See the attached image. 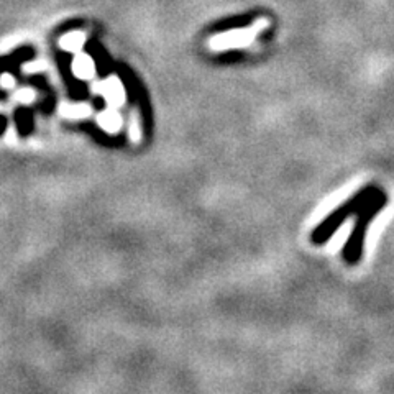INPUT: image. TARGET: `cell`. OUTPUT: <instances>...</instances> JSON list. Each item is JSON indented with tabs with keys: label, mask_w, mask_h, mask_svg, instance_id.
<instances>
[{
	"label": "cell",
	"mask_w": 394,
	"mask_h": 394,
	"mask_svg": "<svg viewBox=\"0 0 394 394\" xmlns=\"http://www.w3.org/2000/svg\"><path fill=\"white\" fill-rule=\"evenodd\" d=\"M378 194L379 192L375 189H363L358 192L357 196H353L350 200H347V203L340 205L339 209H335V212L330 214V216L312 232V241H314V243H324V241L329 240L345 219L350 217L352 214L360 212V210L363 209L365 205H368Z\"/></svg>",
	"instance_id": "1"
},
{
	"label": "cell",
	"mask_w": 394,
	"mask_h": 394,
	"mask_svg": "<svg viewBox=\"0 0 394 394\" xmlns=\"http://www.w3.org/2000/svg\"><path fill=\"white\" fill-rule=\"evenodd\" d=\"M386 204V197L384 194H378L368 205H365L363 209L358 212V221L353 228L350 240H348L347 246H345L343 257L348 263H357L361 257V248H363V240L368 230L370 222L376 217V214L383 209V205Z\"/></svg>",
	"instance_id": "2"
},
{
	"label": "cell",
	"mask_w": 394,
	"mask_h": 394,
	"mask_svg": "<svg viewBox=\"0 0 394 394\" xmlns=\"http://www.w3.org/2000/svg\"><path fill=\"white\" fill-rule=\"evenodd\" d=\"M266 26H268L266 19H258L253 25H248L246 28L230 30L225 31V33L216 35V37L209 40V48L216 49V51H222V49L248 46L250 43H253V40L257 38L259 31L265 30Z\"/></svg>",
	"instance_id": "3"
},
{
	"label": "cell",
	"mask_w": 394,
	"mask_h": 394,
	"mask_svg": "<svg viewBox=\"0 0 394 394\" xmlns=\"http://www.w3.org/2000/svg\"><path fill=\"white\" fill-rule=\"evenodd\" d=\"M94 94H98L110 107H120L125 102V89L117 76H110L101 83L94 84Z\"/></svg>",
	"instance_id": "4"
},
{
	"label": "cell",
	"mask_w": 394,
	"mask_h": 394,
	"mask_svg": "<svg viewBox=\"0 0 394 394\" xmlns=\"http://www.w3.org/2000/svg\"><path fill=\"white\" fill-rule=\"evenodd\" d=\"M73 73L76 78L89 80L96 76V62L91 56L87 55H78L73 61Z\"/></svg>",
	"instance_id": "5"
},
{
	"label": "cell",
	"mask_w": 394,
	"mask_h": 394,
	"mask_svg": "<svg viewBox=\"0 0 394 394\" xmlns=\"http://www.w3.org/2000/svg\"><path fill=\"white\" fill-rule=\"evenodd\" d=\"M60 114L65 119L69 120H84L92 114L91 105L86 102H79V104H73V102H62L60 105Z\"/></svg>",
	"instance_id": "6"
},
{
	"label": "cell",
	"mask_w": 394,
	"mask_h": 394,
	"mask_svg": "<svg viewBox=\"0 0 394 394\" xmlns=\"http://www.w3.org/2000/svg\"><path fill=\"white\" fill-rule=\"evenodd\" d=\"M97 123L101 125L105 132L115 133L122 127V115L117 112V107H109V109L97 115Z\"/></svg>",
	"instance_id": "7"
},
{
	"label": "cell",
	"mask_w": 394,
	"mask_h": 394,
	"mask_svg": "<svg viewBox=\"0 0 394 394\" xmlns=\"http://www.w3.org/2000/svg\"><path fill=\"white\" fill-rule=\"evenodd\" d=\"M84 42H86V37L79 31H73V33H68L66 37L61 38V48L62 49H68V51H79L83 48Z\"/></svg>",
	"instance_id": "8"
},
{
	"label": "cell",
	"mask_w": 394,
	"mask_h": 394,
	"mask_svg": "<svg viewBox=\"0 0 394 394\" xmlns=\"http://www.w3.org/2000/svg\"><path fill=\"white\" fill-rule=\"evenodd\" d=\"M128 135H130V140H133V142L140 140V117H138L137 110L130 112Z\"/></svg>",
	"instance_id": "9"
},
{
	"label": "cell",
	"mask_w": 394,
	"mask_h": 394,
	"mask_svg": "<svg viewBox=\"0 0 394 394\" xmlns=\"http://www.w3.org/2000/svg\"><path fill=\"white\" fill-rule=\"evenodd\" d=\"M35 97H37V92L33 89H20L19 92H15V101L22 102V104H30L35 101Z\"/></svg>",
	"instance_id": "10"
},
{
	"label": "cell",
	"mask_w": 394,
	"mask_h": 394,
	"mask_svg": "<svg viewBox=\"0 0 394 394\" xmlns=\"http://www.w3.org/2000/svg\"><path fill=\"white\" fill-rule=\"evenodd\" d=\"M0 86H2L3 89H13L15 87V78L8 73L2 74L0 76Z\"/></svg>",
	"instance_id": "11"
},
{
	"label": "cell",
	"mask_w": 394,
	"mask_h": 394,
	"mask_svg": "<svg viewBox=\"0 0 394 394\" xmlns=\"http://www.w3.org/2000/svg\"><path fill=\"white\" fill-rule=\"evenodd\" d=\"M7 132H8V133H7V142L12 143V137L17 138V130H15V127H12V125H10Z\"/></svg>",
	"instance_id": "12"
}]
</instances>
